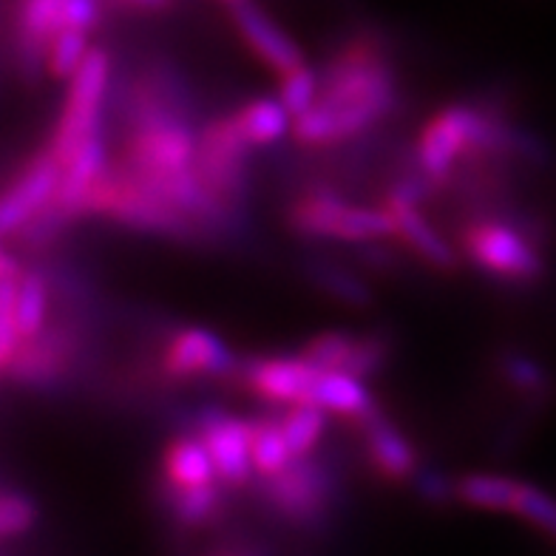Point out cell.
Masks as SVG:
<instances>
[{
  "label": "cell",
  "mask_w": 556,
  "mask_h": 556,
  "mask_svg": "<svg viewBox=\"0 0 556 556\" xmlns=\"http://www.w3.org/2000/svg\"><path fill=\"white\" fill-rule=\"evenodd\" d=\"M505 142V131L497 123L485 119L483 114L466 105H448L438 111L424 125L417 139V156L426 174L440 176L452 168V162L469 148H500Z\"/></svg>",
  "instance_id": "1"
},
{
  "label": "cell",
  "mask_w": 556,
  "mask_h": 556,
  "mask_svg": "<svg viewBox=\"0 0 556 556\" xmlns=\"http://www.w3.org/2000/svg\"><path fill=\"white\" fill-rule=\"evenodd\" d=\"M105 83H109V54L103 49H91L83 66L68 80V94L60 119L54 125V137L49 151L60 165H66L88 139L97 137L94 125L103 103Z\"/></svg>",
  "instance_id": "2"
},
{
  "label": "cell",
  "mask_w": 556,
  "mask_h": 556,
  "mask_svg": "<svg viewBox=\"0 0 556 556\" xmlns=\"http://www.w3.org/2000/svg\"><path fill=\"white\" fill-rule=\"evenodd\" d=\"M244 154H248V139L242 137L233 117L213 119L199 137L193 170L199 182L225 207L239 202L244 193Z\"/></svg>",
  "instance_id": "3"
},
{
  "label": "cell",
  "mask_w": 556,
  "mask_h": 556,
  "mask_svg": "<svg viewBox=\"0 0 556 556\" xmlns=\"http://www.w3.org/2000/svg\"><path fill=\"white\" fill-rule=\"evenodd\" d=\"M466 253L494 276L531 281L542 273V258L526 236L500 222H477L463 236Z\"/></svg>",
  "instance_id": "4"
},
{
  "label": "cell",
  "mask_w": 556,
  "mask_h": 556,
  "mask_svg": "<svg viewBox=\"0 0 556 556\" xmlns=\"http://www.w3.org/2000/svg\"><path fill=\"white\" fill-rule=\"evenodd\" d=\"M60 174H63V165L54 160L52 151L35 156L23 168V174L9 185L3 191V199H0V230H3V236L15 233L17 227L40 216L46 207H52Z\"/></svg>",
  "instance_id": "5"
},
{
  "label": "cell",
  "mask_w": 556,
  "mask_h": 556,
  "mask_svg": "<svg viewBox=\"0 0 556 556\" xmlns=\"http://www.w3.org/2000/svg\"><path fill=\"white\" fill-rule=\"evenodd\" d=\"M199 440L227 485L248 483L253 471V424L222 412H205L199 417Z\"/></svg>",
  "instance_id": "6"
},
{
  "label": "cell",
  "mask_w": 556,
  "mask_h": 556,
  "mask_svg": "<svg viewBox=\"0 0 556 556\" xmlns=\"http://www.w3.org/2000/svg\"><path fill=\"white\" fill-rule=\"evenodd\" d=\"M227 9H230L236 29L242 31V37L248 40L250 49H253L267 66L281 72V77L293 72V68L304 66L301 49L295 46L293 37L287 35L262 7L250 3V0H233V3H227Z\"/></svg>",
  "instance_id": "7"
},
{
  "label": "cell",
  "mask_w": 556,
  "mask_h": 556,
  "mask_svg": "<svg viewBox=\"0 0 556 556\" xmlns=\"http://www.w3.org/2000/svg\"><path fill=\"white\" fill-rule=\"evenodd\" d=\"M97 21V7L91 0H29L17 9V26L23 43L46 52L54 37L66 29L88 31ZM49 54V52H46Z\"/></svg>",
  "instance_id": "8"
},
{
  "label": "cell",
  "mask_w": 556,
  "mask_h": 556,
  "mask_svg": "<svg viewBox=\"0 0 556 556\" xmlns=\"http://www.w3.org/2000/svg\"><path fill=\"white\" fill-rule=\"evenodd\" d=\"M321 369H315L304 358H264L248 369V383L258 397L281 406H301L313 403L315 383Z\"/></svg>",
  "instance_id": "9"
},
{
  "label": "cell",
  "mask_w": 556,
  "mask_h": 556,
  "mask_svg": "<svg viewBox=\"0 0 556 556\" xmlns=\"http://www.w3.org/2000/svg\"><path fill=\"white\" fill-rule=\"evenodd\" d=\"M233 364V352L227 350L219 338L193 327V330H182L170 341L162 366L174 378H191V375H227Z\"/></svg>",
  "instance_id": "10"
},
{
  "label": "cell",
  "mask_w": 556,
  "mask_h": 556,
  "mask_svg": "<svg viewBox=\"0 0 556 556\" xmlns=\"http://www.w3.org/2000/svg\"><path fill=\"white\" fill-rule=\"evenodd\" d=\"M105 170H109V162H105L103 142H100V137H91L86 146L63 165L52 211L63 213V216L83 213L88 193H91V188H94L97 179H100Z\"/></svg>",
  "instance_id": "11"
},
{
  "label": "cell",
  "mask_w": 556,
  "mask_h": 556,
  "mask_svg": "<svg viewBox=\"0 0 556 556\" xmlns=\"http://www.w3.org/2000/svg\"><path fill=\"white\" fill-rule=\"evenodd\" d=\"M273 503L293 520H313L324 505V480L313 463L295 460L285 475L270 480Z\"/></svg>",
  "instance_id": "12"
},
{
  "label": "cell",
  "mask_w": 556,
  "mask_h": 556,
  "mask_svg": "<svg viewBox=\"0 0 556 556\" xmlns=\"http://www.w3.org/2000/svg\"><path fill=\"white\" fill-rule=\"evenodd\" d=\"M387 207L389 213L395 216L397 233H401L403 239H406V242H409L412 248L426 258V262L440 267V270H452L454 264H457L454 250L448 248L446 239H443V236H440L438 230L426 222V216L417 211L415 202H406V199L401 197H389Z\"/></svg>",
  "instance_id": "13"
},
{
  "label": "cell",
  "mask_w": 556,
  "mask_h": 556,
  "mask_svg": "<svg viewBox=\"0 0 556 556\" xmlns=\"http://www.w3.org/2000/svg\"><path fill=\"white\" fill-rule=\"evenodd\" d=\"M0 299L12 304L21 341H35L46 321V285L37 273L17 278H0Z\"/></svg>",
  "instance_id": "14"
},
{
  "label": "cell",
  "mask_w": 556,
  "mask_h": 556,
  "mask_svg": "<svg viewBox=\"0 0 556 556\" xmlns=\"http://www.w3.org/2000/svg\"><path fill=\"white\" fill-rule=\"evenodd\" d=\"M364 432L369 457H372L381 475L392 477V480H403V477L412 475V469H415V452H412V446L395 426L375 412L372 417L364 420Z\"/></svg>",
  "instance_id": "15"
},
{
  "label": "cell",
  "mask_w": 556,
  "mask_h": 556,
  "mask_svg": "<svg viewBox=\"0 0 556 556\" xmlns=\"http://www.w3.org/2000/svg\"><path fill=\"white\" fill-rule=\"evenodd\" d=\"M165 477L174 491H188L213 485V477L219 475L213 469L211 454L202 446V440L176 438L165 448Z\"/></svg>",
  "instance_id": "16"
},
{
  "label": "cell",
  "mask_w": 556,
  "mask_h": 556,
  "mask_svg": "<svg viewBox=\"0 0 556 556\" xmlns=\"http://www.w3.org/2000/svg\"><path fill=\"white\" fill-rule=\"evenodd\" d=\"M313 406L324 412H338V415H350L366 420L375 415L372 395L366 392L358 378L344 372H321L313 392Z\"/></svg>",
  "instance_id": "17"
},
{
  "label": "cell",
  "mask_w": 556,
  "mask_h": 556,
  "mask_svg": "<svg viewBox=\"0 0 556 556\" xmlns=\"http://www.w3.org/2000/svg\"><path fill=\"white\" fill-rule=\"evenodd\" d=\"M454 494L471 508L485 511H517V494L520 483L497 475H466L457 480Z\"/></svg>",
  "instance_id": "18"
},
{
  "label": "cell",
  "mask_w": 556,
  "mask_h": 556,
  "mask_svg": "<svg viewBox=\"0 0 556 556\" xmlns=\"http://www.w3.org/2000/svg\"><path fill=\"white\" fill-rule=\"evenodd\" d=\"M233 119L242 137L248 139V146L276 142L290 128V114L278 100H253V103L242 105L239 114H233Z\"/></svg>",
  "instance_id": "19"
},
{
  "label": "cell",
  "mask_w": 556,
  "mask_h": 556,
  "mask_svg": "<svg viewBox=\"0 0 556 556\" xmlns=\"http://www.w3.org/2000/svg\"><path fill=\"white\" fill-rule=\"evenodd\" d=\"M346 205L336 193L313 191L304 199H299L290 211V225L304 236H336V225Z\"/></svg>",
  "instance_id": "20"
},
{
  "label": "cell",
  "mask_w": 556,
  "mask_h": 556,
  "mask_svg": "<svg viewBox=\"0 0 556 556\" xmlns=\"http://www.w3.org/2000/svg\"><path fill=\"white\" fill-rule=\"evenodd\" d=\"M293 452L287 446L281 426L273 420H258L253 424V469L267 480L285 475L293 466Z\"/></svg>",
  "instance_id": "21"
},
{
  "label": "cell",
  "mask_w": 556,
  "mask_h": 556,
  "mask_svg": "<svg viewBox=\"0 0 556 556\" xmlns=\"http://www.w3.org/2000/svg\"><path fill=\"white\" fill-rule=\"evenodd\" d=\"M281 432H285L287 446L293 452L295 460H304L309 448L318 443L324 432V409L313 406V403H301V406H290L285 417L278 420Z\"/></svg>",
  "instance_id": "22"
},
{
  "label": "cell",
  "mask_w": 556,
  "mask_h": 556,
  "mask_svg": "<svg viewBox=\"0 0 556 556\" xmlns=\"http://www.w3.org/2000/svg\"><path fill=\"white\" fill-rule=\"evenodd\" d=\"M358 350V338L350 336V332H321L315 336L307 346H304V355L301 358L313 364L315 369L321 372H344L350 369L352 355Z\"/></svg>",
  "instance_id": "23"
},
{
  "label": "cell",
  "mask_w": 556,
  "mask_h": 556,
  "mask_svg": "<svg viewBox=\"0 0 556 556\" xmlns=\"http://www.w3.org/2000/svg\"><path fill=\"white\" fill-rule=\"evenodd\" d=\"M397 233L395 216L389 207H350L341 213L332 239H346V242H364V239H378V236Z\"/></svg>",
  "instance_id": "24"
},
{
  "label": "cell",
  "mask_w": 556,
  "mask_h": 556,
  "mask_svg": "<svg viewBox=\"0 0 556 556\" xmlns=\"http://www.w3.org/2000/svg\"><path fill=\"white\" fill-rule=\"evenodd\" d=\"M318 97H321V80H318V74L309 66H299L281 77L278 103L285 105L287 114L293 119L301 117V114H307L309 109H315Z\"/></svg>",
  "instance_id": "25"
},
{
  "label": "cell",
  "mask_w": 556,
  "mask_h": 556,
  "mask_svg": "<svg viewBox=\"0 0 556 556\" xmlns=\"http://www.w3.org/2000/svg\"><path fill=\"white\" fill-rule=\"evenodd\" d=\"M88 52H91V46H88V31H60L52 40V46H49V54H46V60H49V72L72 80L74 74H77V68L83 66V60L88 58Z\"/></svg>",
  "instance_id": "26"
},
{
  "label": "cell",
  "mask_w": 556,
  "mask_h": 556,
  "mask_svg": "<svg viewBox=\"0 0 556 556\" xmlns=\"http://www.w3.org/2000/svg\"><path fill=\"white\" fill-rule=\"evenodd\" d=\"M514 514H520L528 522H534L542 531H548L551 536H556V500L551 494H545V491L536 489V485L520 483L517 511Z\"/></svg>",
  "instance_id": "27"
},
{
  "label": "cell",
  "mask_w": 556,
  "mask_h": 556,
  "mask_svg": "<svg viewBox=\"0 0 556 556\" xmlns=\"http://www.w3.org/2000/svg\"><path fill=\"white\" fill-rule=\"evenodd\" d=\"M219 505V494L216 485H205V489H188V491H174V508L179 514V520L199 526L207 522Z\"/></svg>",
  "instance_id": "28"
},
{
  "label": "cell",
  "mask_w": 556,
  "mask_h": 556,
  "mask_svg": "<svg viewBox=\"0 0 556 556\" xmlns=\"http://www.w3.org/2000/svg\"><path fill=\"white\" fill-rule=\"evenodd\" d=\"M35 517L37 511L29 497L15 494V491H3V497H0V534H23V531H29L35 526Z\"/></svg>",
  "instance_id": "29"
},
{
  "label": "cell",
  "mask_w": 556,
  "mask_h": 556,
  "mask_svg": "<svg viewBox=\"0 0 556 556\" xmlns=\"http://www.w3.org/2000/svg\"><path fill=\"white\" fill-rule=\"evenodd\" d=\"M383 358H387V341L383 338H358V350H355V355H352V364L350 369H346V375H352V378H366V375H372L378 366L383 364Z\"/></svg>",
  "instance_id": "30"
},
{
  "label": "cell",
  "mask_w": 556,
  "mask_h": 556,
  "mask_svg": "<svg viewBox=\"0 0 556 556\" xmlns=\"http://www.w3.org/2000/svg\"><path fill=\"white\" fill-rule=\"evenodd\" d=\"M318 278H321L324 290H330L332 295L350 301V304H366V301H369L366 287L361 285L358 278L346 276V273L332 270V267H321V270H318Z\"/></svg>",
  "instance_id": "31"
},
{
  "label": "cell",
  "mask_w": 556,
  "mask_h": 556,
  "mask_svg": "<svg viewBox=\"0 0 556 556\" xmlns=\"http://www.w3.org/2000/svg\"><path fill=\"white\" fill-rule=\"evenodd\" d=\"M505 375H508L517 387H526V389H540L542 381H545V375H542L540 366H536L534 361H526V358L505 361Z\"/></svg>",
  "instance_id": "32"
}]
</instances>
